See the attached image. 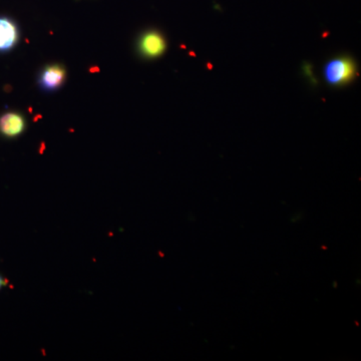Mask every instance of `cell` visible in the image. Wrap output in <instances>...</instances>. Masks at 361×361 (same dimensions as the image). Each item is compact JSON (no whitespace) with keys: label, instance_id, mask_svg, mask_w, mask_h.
Returning <instances> with one entry per match:
<instances>
[{"label":"cell","instance_id":"1","mask_svg":"<svg viewBox=\"0 0 361 361\" xmlns=\"http://www.w3.org/2000/svg\"><path fill=\"white\" fill-rule=\"evenodd\" d=\"M355 73V63L348 58L331 59L324 68L325 80L332 85H341L350 82Z\"/></svg>","mask_w":361,"mask_h":361},{"label":"cell","instance_id":"2","mask_svg":"<svg viewBox=\"0 0 361 361\" xmlns=\"http://www.w3.org/2000/svg\"><path fill=\"white\" fill-rule=\"evenodd\" d=\"M137 47H139L140 54L144 58L157 59L166 51L167 42L160 32L151 30V32H145L140 37Z\"/></svg>","mask_w":361,"mask_h":361},{"label":"cell","instance_id":"3","mask_svg":"<svg viewBox=\"0 0 361 361\" xmlns=\"http://www.w3.org/2000/svg\"><path fill=\"white\" fill-rule=\"evenodd\" d=\"M66 68L61 65L47 66L40 73L39 84L40 87L47 92L59 89L65 82Z\"/></svg>","mask_w":361,"mask_h":361},{"label":"cell","instance_id":"4","mask_svg":"<svg viewBox=\"0 0 361 361\" xmlns=\"http://www.w3.org/2000/svg\"><path fill=\"white\" fill-rule=\"evenodd\" d=\"M20 30L8 18H0V52L8 51L18 44Z\"/></svg>","mask_w":361,"mask_h":361},{"label":"cell","instance_id":"5","mask_svg":"<svg viewBox=\"0 0 361 361\" xmlns=\"http://www.w3.org/2000/svg\"><path fill=\"white\" fill-rule=\"evenodd\" d=\"M25 118L20 114L7 113L0 116V134L4 137H18L25 132Z\"/></svg>","mask_w":361,"mask_h":361},{"label":"cell","instance_id":"6","mask_svg":"<svg viewBox=\"0 0 361 361\" xmlns=\"http://www.w3.org/2000/svg\"><path fill=\"white\" fill-rule=\"evenodd\" d=\"M6 281L4 279V277L0 275V290H1L2 287L6 286Z\"/></svg>","mask_w":361,"mask_h":361}]
</instances>
